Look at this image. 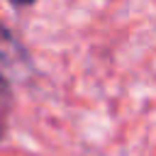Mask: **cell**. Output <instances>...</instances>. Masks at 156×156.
Wrapping results in <instances>:
<instances>
[{
	"label": "cell",
	"mask_w": 156,
	"mask_h": 156,
	"mask_svg": "<svg viewBox=\"0 0 156 156\" xmlns=\"http://www.w3.org/2000/svg\"><path fill=\"white\" fill-rule=\"evenodd\" d=\"M27 54L22 49V44L12 37V32L0 22V61L2 63H17V61H24Z\"/></svg>",
	"instance_id": "6da1fadb"
},
{
	"label": "cell",
	"mask_w": 156,
	"mask_h": 156,
	"mask_svg": "<svg viewBox=\"0 0 156 156\" xmlns=\"http://www.w3.org/2000/svg\"><path fill=\"white\" fill-rule=\"evenodd\" d=\"M12 5H17V7H27V5H32L34 0H10Z\"/></svg>",
	"instance_id": "3957f363"
},
{
	"label": "cell",
	"mask_w": 156,
	"mask_h": 156,
	"mask_svg": "<svg viewBox=\"0 0 156 156\" xmlns=\"http://www.w3.org/2000/svg\"><path fill=\"white\" fill-rule=\"evenodd\" d=\"M10 107H12V90H10L7 78L0 76V139H2L5 132H7V115H10Z\"/></svg>",
	"instance_id": "7a4b0ae2"
}]
</instances>
